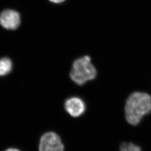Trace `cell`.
Instances as JSON below:
<instances>
[{"mask_svg": "<svg viewBox=\"0 0 151 151\" xmlns=\"http://www.w3.org/2000/svg\"><path fill=\"white\" fill-rule=\"evenodd\" d=\"M120 151H141L140 147L133 143L123 142L120 147Z\"/></svg>", "mask_w": 151, "mask_h": 151, "instance_id": "7", "label": "cell"}, {"mask_svg": "<svg viewBox=\"0 0 151 151\" xmlns=\"http://www.w3.org/2000/svg\"><path fill=\"white\" fill-rule=\"evenodd\" d=\"M49 1L55 4H60V3H63L65 0H49Z\"/></svg>", "mask_w": 151, "mask_h": 151, "instance_id": "8", "label": "cell"}, {"mask_svg": "<svg viewBox=\"0 0 151 151\" xmlns=\"http://www.w3.org/2000/svg\"><path fill=\"white\" fill-rule=\"evenodd\" d=\"M12 63L9 58H3L0 59V76L9 74L12 71Z\"/></svg>", "mask_w": 151, "mask_h": 151, "instance_id": "6", "label": "cell"}, {"mask_svg": "<svg viewBox=\"0 0 151 151\" xmlns=\"http://www.w3.org/2000/svg\"><path fill=\"white\" fill-rule=\"evenodd\" d=\"M21 18L15 10L6 9L0 14V24L4 29L15 30L20 26Z\"/></svg>", "mask_w": 151, "mask_h": 151, "instance_id": "4", "label": "cell"}, {"mask_svg": "<svg viewBox=\"0 0 151 151\" xmlns=\"http://www.w3.org/2000/svg\"><path fill=\"white\" fill-rule=\"evenodd\" d=\"M97 71L91 62L89 56L77 59L73 64L70 73L71 80L78 85H83L87 82L96 78Z\"/></svg>", "mask_w": 151, "mask_h": 151, "instance_id": "2", "label": "cell"}, {"mask_svg": "<svg viewBox=\"0 0 151 151\" xmlns=\"http://www.w3.org/2000/svg\"><path fill=\"white\" fill-rule=\"evenodd\" d=\"M66 111L73 117H79L85 111L86 105L81 99L77 97L70 98L65 104Z\"/></svg>", "mask_w": 151, "mask_h": 151, "instance_id": "5", "label": "cell"}, {"mask_svg": "<svg viewBox=\"0 0 151 151\" xmlns=\"http://www.w3.org/2000/svg\"><path fill=\"white\" fill-rule=\"evenodd\" d=\"M151 112V97L142 92H135L129 96L125 106V117L132 125H138L142 117Z\"/></svg>", "mask_w": 151, "mask_h": 151, "instance_id": "1", "label": "cell"}, {"mask_svg": "<svg viewBox=\"0 0 151 151\" xmlns=\"http://www.w3.org/2000/svg\"><path fill=\"white\" fill-rule=\"evenodd\" d=\"M64 146L58 134L53 132L45 134L40 139V151H63Z\"/></svg>", "mask_w": 151, "mask_h": 151, "instance_id": "3", "label": "cell"}, {"mask_svg": "<svg viewBox=\"0 0 151 151\" xmlns=\"http://www.w3.org/2000/svg\"><path fill=\"white\" fill-rule=\"evenodd\" d=\"M6 151H20V150H19L18 149L15 148H9L7 150H6Z\"/></svg>", "mask_w": 151, "mask_h": 151, "instance_id": "9", "label": "cell"}]
</instances>
